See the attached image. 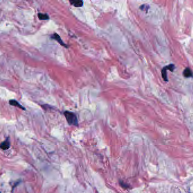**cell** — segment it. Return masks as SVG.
I'll return each instance as SVG.
<instances>
[{"label": "cell", "mask_w": 193, "mask_h": 193, "mask_svg": "<svg viewBox=\"0 0 193 193\" xmlns=\"http://www.w3.org/2000/svg\"><path fill=\"white\" fill-rule=\"evenodd\" d=\"M70 2L71 5L76 7H82L83 4H84L83 1H80V0H71V1H70Z\"/></svg>", "instance_id": "5"}, {"label": "cell", "mask_w": 193, "mask_h": 193, "mask_svg": "<svg viewBox=\"0 0 193 193\" xmlns=\"http://www.w3.org/2000/svg\"><path fill=\"white\" fill-rule=\"evenodd\" d=\"M10 141H9V139L7 138V139L3 142L2 143H1L0 145V148L3 150H7L9 149L10 148Z\"/></svg>", "instance_id": "4"}, {"label": "cell", "mask_w": 193, "mask_h": 193, "mask_svg": "<svg viewBox=\"0 0 193 193\" xmlns=\"http://www.w3.org/2000/svg\"><path fill=\"white\" fill-rule=\"evenodd\" d=\"M51 38H52L53 39H54L55 40H56L59 44H60V45H62L63 46H64L65 48H68V46L64 43V42L63 41V40L61 39L60 36L58 34L55 33L54 34H53L52 35H51Z\"/></svg>", "instance_id": "3"}, {"label": "cell", "mask_w": 193, "mask_h": 193, "mask_svg": "<svg viewBox=\"0 0 193 193\" xmlns=\"http://www.w3.org/2000/svg\"><path fill=\"white\" fill-rule=\"evenodd\" d=\"M38 17L40 20H48L49 19V15L46 14L38 13Z\"/></svg>", "instance_id": "8"}, {"label": "cell", "mask_w": 193, "mask_h": 193, "mask_svg": "<svg viewBox=\"0 0 193 193\" xmlns=\"http://www.w3.org/2000/svg\"><path fill=\"white\" fill-rule=\"evenodd\" d=\"M64 115L69 125L78 126V119L76 115L74 113L69 111H65L64 112Z\"/></svg>", "instance_id": "1"}, {"label": "cell", "mask_w": 193, "mask_h": 193, "mask_svg": "<svg viewBox=\"0 0 193 193\" xmlns=\"http://www.w3.org/2000/svg\"><path fill=\"white\" fill-rule=\"evenodd\" d=\"M9 104L11 105H13V106L22 109V110H26L25 108L23 107L19 102H18V101L15 100H10L9 101Z\"/></svg>", "instance_id": "6"}, {"label": "cell", "mask_w": 193, "mask_h": 193, "mask_svg": "<svg viewBox=\"0 0 193 193\" xmlns=\"http://www.w3.org/2000/svg\"><path fill=\"white\" fill-rule=\"evenodd\" d=\"M175 66L173 64H170L169 65L165 66L164 68L162 69V76L163 79L165 81V82H168V78H167V73H166V70H169L171 72H173L174 70Z\"/></svg>", "instance_id": "2"}, {"label": "cell", "mask_w": 193, "mask_h": 193, "mask_svg": "<svg viewBox=\"0 0 193 193\" xmlns=\"http://www.w3.org/2000/svg\"><path fill=\"white\" fill-rule=\"evenodd\" d=\"M149 9V6L147 5H146V4H144V5H141L140 6V9L142 10L143 11H145L146 12H147L148 10Z\"/></svg>", "instance_id": "9"}, {"label": "cell", "mask_w": 193, "mask_h": 193, "mask_svg": "<svg viewBox=\"0 0 193 193\" xmlns=\"http://www.w3.org/2000/svg\"><path fill=\"white\" fill-rule=\"evenodd\" d=\"M183 75H184V76L186 77V78H189V77H193V73L189 68H186L185 69L184 73H183Z\"/></svg>", "instance_id": "7"}]
</instances>
